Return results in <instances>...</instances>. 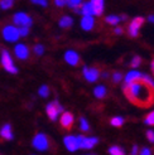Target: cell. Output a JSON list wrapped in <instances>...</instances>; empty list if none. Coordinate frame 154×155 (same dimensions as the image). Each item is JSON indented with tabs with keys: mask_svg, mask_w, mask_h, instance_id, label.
Masks as SVG:
<instances>
[{
	"mask_svg": "<svg viewBox=\"0 0 154 155\" xmlns=\"http://www.w3.org/2000/svg\"><path fill=\"white\" fill-rule=\"evenodd\" d=\"M124 94L129 101L140 107H149L154 102V90L143 81H135L124 84Z\"/></svg>",
	"mask_w": 154,
	"mask_h": 155,
	"instance_id": "obj_1",
	"label": "cell"
},
{
	"mask_svg": "<svg viewBox=\"0 0 154 155\" xmlns=\"http://www.w3.org/2000/svg\"><path fill=\"white\" fill-rule=\"evenodd\" d=\"M33 148L37 149V150H39V151H45V150H48L49 149V140H48V137L47 135H44L42 133L39 134H37L33 139Z\"/></svg>",
	"mask_w": 154,
	"mask_h": 155,
	"instance_id": "obj_2",
	"label": "cell"
},
{
	"mask_svg": "<svg viewBox=\"0 0 154 155\" xmlns=\"http://www.w3.org/2000/svg\"><path fill=\"white\" fill-rule=\"evenodd\" d=\"M144 21H145V19L143 17H135L132 21H130V24L128 27V34L132 38H136L139 35L140 28L144 24Z\"/></svg>",
	"mask_w": 154,
	"mask_h": 155,
	"instance_id": "obj_3",
	"label": "cell"
},
{
	"mask_svg": "<svg viewBox=\"0 0 154 155\" xmlns=\"http://www.w3.org/2000/svg\"><path fill=\"white\" fill-rule=\"evenodd\" d=\"M45 111H47V116L49 117V120L56 121L58 119V115L63 112V107L59 105L58 101H53V102H49L47 105Z\"/></svg>",
	"mask_w": 154,
	"mask_h": 155,
	"instance_id": "obj_4",
	"label": "cell"
},
{
	"mask_svg": "<svg viewBox=\"0 0 154 155\" xmlns=\"http://www.w3.org/2000/svg\"><path fill=\"white\" fill-rule=\"evenodd\" d=\"M3 37L6 42H17L19 39V30L14 25H6L3 29Z\"/></svg>",
	"mask_w": 154,
	"mask_h": 155,
	"instance_id": "obj_5",
	"label": "cell"
},
{
	"mask_svg": "<svg viewBox=\"0 0 154 155\" xmlns=\"http://www.w3.org/2000/svg\"><path fill=\"white\" fill-rule=\"evenodd\" d=\"M80 139V149L83 150H91L92 148H95V145L99 143V137L96 136H82L79 135Z\"/></svg>",
	"mask_w": 154,
	"mask_h": 155,
	"instance_id": "obj_6",
	"label": "cell"
},
{
	"mask_svg": "<svg viewBox=\"0 0 154 155\" xmlns=\"http://www.w3.org/2000/svg\"><path fill=\"white\" fill-rule=\"evenodd\" d=\"M63 143H65V146L68 151L71 153H75L80 149V139H79V135L75 136V135H67L65 139H63Z\"/></svg>",
	"mask_w": 154,
	"mask_h": 155,
	"instance_id": "obj_7",
	"label": "cell"
},
{
	"mask_svg": "<svg viewBox=\"0 0 154 155\" xmlns=\"http://www.w3.org/2000/svg\"><path fill=\"white\" fill-rule=\"evenodd\" d=\"M82 73L85 80L87 82H96L100 78V71L95 67H87V66H83L82 68Z\"/></svg>",
	"mask_w": 154,
	"mask_h": 155,
	"instance_id": "obj_8",
	"label": "cell"
},
{
	"mask_svg": "<svg viewBox=\"0 0 154 155\" xmlns=\"http://www.w3.org/2000/svg\"><path fill=\"white\" fill-rule=\"evenodd\" d=\"M2 64L8 72H10V73H17L18 72V68L14 66L9 52H6V51L2 52Z\"/></svg>",
	"mask_w": 154,
	"mask_h": 155,
	"instance_id": "obj_9",
	"label": "cell"
},
{
	"mask_svg": "<svg viewBox=\"0 0 154 155\" xmlns=\"http://www.w3.org/2000/svg\"><path fill=\"white\" fill-rule=\"evenodd\" d=\"M13 21L15 25H19V27H30L33 23L32 18L25 13H17L13 17Z\"/></svg>",
	"mask_w": 154,
	"mask_h": 155,
	"instance_id": "obj_10",
	"label": "cell"
},
{
	"mask_svg": "<svg viewBox=\"0 0 154 155\" xmlns=\"http://www.w3.org/2000/svg\"><path fill=\"white\" fill-rule=\"evenodd\" d=\"M65 61L67 62L70 66H72V67H76L77 64L80 63V54L77 53L76 51H72V49H70V51H67L66 53H65Z\"/></svg>",
	"mask_w": 154,
	"mask_h": 155,
	"instance_id": "obj_11",
	"label": "cell"
},
{
	"mask_svg": "<svg viewBox=\"0 0 154 155\" xmlns=\"http://www.w3.org/2000/svg\"><path fill=\"white\" fill-rule=\"evenodd\" d=\"M73 115L71 114V112H68V111H63L62 112V115H61V120H59V122H61V125H62V127H65V129H67V130H70L71 127H72V125H73Z\"/></svg>",
	"mask_w": 154,
	"mask_h": 155,
	"instance_id": "obj_12",
	"label": "cell"
},
{
	"mask_svg": "<svg viewBox=\"0 0 154 155\" xmlns=\"http://www.w3.org/2000/svg\"><path fill=\"white\" fill-rule=\"evenodd\" d=\"M95 27V19H94V15H82V19H81V28L86 32H90Z\"/></svg>",
	"mask_w": 154,
	"mask_h": 155,
	"instance_id": "obj_13",
	"label": "cell"
},
{
	"mask_svg": "<svg viewBox=\"0 0 154 155\" xmlns=\"http://www.w3.org/2000/svg\"><path fill=\"white\" fill-rule=\"evenodd\" d=\"M91 6H92V12H94L95 17H100L102 15L104 9H105V2L104 0H90Z\"/></svg>",
	"mask_w": 154,
	"mask_h": 155,
	"instance_id": "obj_14",
	"label": "cell"
},
{
	"mask_svg": "<svg viewBox=\"0 0 154 155\" xmlns=\"http://www.w3.org/2000/svg\"><path fill=\"white\" fill-rule=\"evenodd\" d=\"M15 56H17L19 59H28L29 57V48L27 47L25 44H18L15 45Z\"/></svg>",
	"mask_w": 154,
	"mask_h": 155,
	"instance_id": "obj_15",
	"label": "cell"
},
{
	"mask_svg": "<svg viewBox=\"0 0 154 155\" xmlns=\"http://www.w3.org/2000/svg\"><path fill=\"white\" fill-rule=\"evenodd\" d=\"M142 72H139L138 69H135V68H133L132 71H129L128 73H126V76H125V84H128V83H132V82H135V81H140L142 80Z\"/></svg>",
	"mask_w": 154,
	"mask_h": 155,
	"instance_id": "obj_16",
	"label": "cell"
},
{
	"mask_svg": "<svg viewBox=\"0 0 154 155\" xmlns=\"http://www.w3.org/2000/svg\"><path fill=\"white\" fill-rule=\"evenodd\" d=\"M0 136H2L4 140H13V131H12V126L9 124H5V125L0 129Z\"/></svg>",
	"mask_w": 154,
	"mask_h": 155,
	"instance_id": "obj_17",
	"label": "cell"
},
{
	"mask_svg": "<svg viewBox=\"0 0 154 155\" xmlns=\"http://www.w3.org/2000/svg\"><path fill=\"white\" fill-rule=\"evenodd\" d=\"M76 13H80L82 15H94V12H92V6L90 2H83L81 4V6L79 8V10Z\"/></svg>",
	"mask_w": 154,
	"mask_h": 155,
	"instance_id": "obj_18",
	"label": "cell"
},
{
	"mask_svg": "<svg viewBox=\"0 0 154 155\" xmlns=\"http://www.w3.org/2000/svg\"><path fill=\"white\" fill-rule=\"evenodd\" d=\"M58 24L59 27L62 28V29H68V28H71L72 24H73V19L71 17H68V15H65V17H62L59 19L58 21Z\"/></svg>",
	"mask_w": 154,
	"mask_h": 155,
	"instance_id": "obj_19",
	"label": "cell"
},
{
	"mask_svg": "<svg viewBox=\"0 0 154 155\" xmlns=\"http://www.w3.org/2000/svg\"><path fill=\"white\" fill-rule=\"evenodd\" d=\"M106 94H107V90H106L105 86H102V84H99V86H96L94 88V96L96 98H99V100L104 98L106 96Z\"/></svg>",
	"mask_w": 154,
	"mask_h": 155,
	"instance_id": "obj_20",
	"label": "cell"
},
{
	"mask_svg": "<svg viewBox=\"0 0 154 155\" xmlns=\"http://www.w3.org/2000/svg\"><path fill=\"white\" fill-rule=\"evenodd\" d=\"M105 21L107 23V24L115 27L121 21V18H120V15H107V17L105 18Z\"/></svg>",
	"mask_w": 154,
	"mask_h": 155,
	"instance_id": "obj_21",
	"label": "cell"
},
{
	"mask_svg": "<svg viewBox=\"0 0 154 155\" xmlns=\"http://www.w3.org/2000/svg\"><path fill=\"white\" fill-rule=\"evenodd\" d=\"M107 153H109L110 155H124L125 150L122 149L121 146H119V145H112V146H110V148H109Z\"/></svg>",
	"mask_w": 154,
	"mask_h": 155,
	"instance_id": "obj_22",
	"label": "cell"
},
{
	"mask_svg": "<svg viewBox=\"0 0 154 155\" xmlns=\"http://www.w3.org/2000/svg\"><path fill=\"white\" fill-rule=\"evenodd\" d=\"M124 122H125V120H124V117H121V116H115V117H112L110 120L111 126H114V127H121L124 125Z\"/></svg>",
	"mask_w": 154,
	"mask_h": 155,
	"instance_id": "obj_23",
	"label": "cell"
},
{
	"mask_svg": "<svg viewBox=\"0 0 154 155\" xmlns=\"http://www.w3.org/2000/svg\"><path fill=\"white\" fill-rule=\"evenodd\" d=\"M82 3H83V0H67L66 5H68V8H71V9H73L75 12H77Z\"/></svg>",
	"mask_w": 154,
	"mask_h": 155,
	"instance_id": "obj_24",
	"label": "cell"
},
{
	"mask_svg": "<svg viewBox=\"0 0 154 155\" xmlns=\"http://www.w3.org/2000/svg\"><path fill=\"white\" fill-rule=\"evenodd\" d=\"M140 81H143L145 84H148L150 88L154 90V80H153L152 76H149V74H142V80Z\"/></svg>",
	"mask_w": 154,
	"mask_h": 155,
	"instance_id": "obj_25",
	"label": "cell"
},
{
	"mask_svg": "<svg viewBox=\"0 0 154 155\" xmlns=\"http://www.w3.org/2000/svg\"><path fill=\"white\" fill-rule=\"evenodd\" d=\"M80 130L83 131V133H87V131L90 130L89 121L85 119V117H81V119H80Z\"/></svg>",
	"mask_w": 154,
	"mask_h": 155,
	"instance_id": "obj_26",
	"label": "cell"
},
{
	"mask_svg": "<svg viewBox=\"0 0 154 155\" xmlns=\"http://www.w3.org/2000/svg\"><path fill=\"white\" fill-rule=\"evenodd\" d=\"M38 94H39V96L43 97V98L48 97L49 96V87L45 86V84H43V86H41L39 90H38Z\"/></svg>",
	"mask_w": 154,
	"mask_h": 155,
	"instance_id": "obj_27",
	"label": "cell"
},
{
	"mask_svg": "<svg viewBox=\"0 0 154 155\" xmlns=\"http://www.w3.org/2000/svg\"><path fill=\"white\" fill-rule=\"evenodd\" d=\"M144 122H145V125H148V126H154V111L149 112L147 116H145Z\"/></svg>",
	"mask_w": 154,
	"mask_h": 155,
	"instance_id": "obj_28",
	"label": "cell"
},
{
	"mask_svg": "<svg viewBox=\"0 0 154 155\" xmlns=\"http://www.w3.org/2000/svg\"><path fill=\"white\" fill-rule=\"evenodd\" d=\"M13 4H14V0H0V8L4 10L10 9Z\"/></svg>",
	"mask_w": 154,
	"mask_h": 155,
	"instance_id": "obj_29",
	"label": "cell"
},
{
	"mask_svg": "<svg viewBox=\"0 0 154 155\" xmlns=\"http://www.w3.org/2000/svg\"><path fill=\"white\" fill-rule=\"evenodd\" d=\"M122 78H124V76H122L121 72H114V73H112V81H114L115 83L121 82Z\"/></svg>",
	"mask_w": 154,
	"mask_h": 155,
	"instance_id": "obj_30",
	"label": "cell"
},
{
	"mask_svg": "<svg viewBox=\"0 0 154 155\" xmlns=\"http://www.w3.org/2000/svg\"><path fill=\"white\" fill-rule=\"evenodd\" d=\"M140 62H142V58L139 56H134L133 59H132V63H130V66H132L133 68H136L140 66Z\"/></svg>",
	"mask_w": 154,
	"mask_h": 155,
	"instance_id": "obj_31",
	"label": "cell"
},
{
	"mask_svg": "<svg viewBox=\"0 0 154 155\" xmlns=\"http://www.w3.org/2000/svg\"><path fill=\"white\" fill-rule=\"evenodd\" d=\"M33 51H34V53L37 54V56H42V54L44 53V47L42 44H35Z\"/></svg>",
	"mask_w": 154,
	"mask_h": 155,
	"instance_id": "obj_32",
	"label": "cell"
},
{
	"mask_svg": "<svg viewBox=\"0 0 154 155\" xmlns=\"http://www.w3.org/2000/svg\"><path fill=\"white\" fill-rule=\"evenodd\" d=\"M19 35L20 37H27L29 34V27H19Z\"/></svg>",
	"mask_w": 154,
	"mask_h": 155,
	"instance_id": "obj_33",
	"label": "cell"
},
{
	"mask_svg": "<svg viewBox=\"0 0 154 155\" xmlns=\"http://www.w3.org/2000/svg\"><path fill=\"white\" fill-rule=\"evenodd\" d=\"M147 139H148V141L154 144V131L153 130H148L147 131Z\"/></svg>",
	"mask_w": 154,
	"mask_h": 155,
	"instance_id": "obj_34",
	"label": "cell"
},
{
	"mask_svg": "<svg viewBox=\"0 0 154 155\" xmlns=\"http://www.w3.org/2000/svg\"><path fill=\"white\" fill-rule=\"evenodd\" d=\"M33 4H37V5H41V6H47L48 5V2L47 0H30Z\"/></svg>",
	"mask_w": 154,
	"mask_h": 155,
	"instance_id": "obj_35",
	"label": "cell"
},
{
	"mask_svg": "<svg viewBox=\"0 0 154 155\" xmlns=\"http://www.w3.org/2000/svg\"><path fill=\"white\" fill-rule=\"evenodd\" d=\"M139 154H142V155H150L152 154V150L149 148H143V149L139 150Z\"/></svg>",
	"mask_w": 154,
	"mask_h": 155,
	"instance_id": "obj_36",
	"label": "cell"
},
{
	"mask_svg": "<svg viewBox=\"0 0 154 155\" xmlns=\"http://www.w3.org/2000/svg\"><path fill=\"white\" fill-rule=\"evenodd\" d=\"M55 4L57 6H59V8H62V6H65L67 4V0H55Z\"/></svg>",
	"mask_w": 154,
	"mask_h": 155,
	"instance_id": "obj_37",
	"label": "cell"
},
{
	"mask_svg": "<svg viewBox=\"0 0 154 155\" xmlns=\"http://www.w3.org/2000/svg\"><path fill=\"white\" fill-rule=\"evenodd\" d=\"M114 33H115V34H118V35L122 34V28H121V27H116V25H115V28H114Z\"/></svg>",
	"mask_w": 154,
	"mask_h": 155,
	"instance_id": "obj_38",
	"label": "cell"
},
{
	"mask_svg": "<svg viewBox=\"0 0 154 155\" xmlns=\"http://www.w3.org/2000/svg\"><path fill=\"white\" fill-rule=\"evenodd\" d=\"M132 154H133V155H136V154H139V148H138L136 145H134L133 148H132Z\"/></svg>",
	"mask_w": 154,
	"mask_h": 155,
	"instance_id": "obj_39",
	"label": "cell"
},
{
	"mask_svg": "<svg viewBox=\"0 0 154 155\" xmlns=\"http://www.w3.org/2000/svg\"><path fill=\"white\" fill-rule=\"evenodd\" d=\"M148 21L154 23V14H150V15H149V17H148Z\"/></svg>",
	"mask_w": 154,
	"mask_h": 155,
	"instance_id": "obj_40",
	"label": "cell"
},
{
	"mask_svg": "<svg viewBox=\"0 0 154 155\" xmlns=\"http://www.w3.org/2000/svg\"><path fill=\"white\" fill-rule=\"evenodd\" d=\"M150 69H152V72H153V74H154V59L152 61V63H150Z\"/></svg>",
	"mask_w": 154,
	"mask_h": 155,
	"instance_id": "obj_41",
	"label": "cell"
},
{
	"mask_svg": "<svg viewBox=\"0 0 154 155\" xmlns=\"http://www.w3.org/2000/svg\"><path fill=\"white\" fill-rule=\"evenodd\" d=\"M101 76L104 77V78H107V77H109V73H107V72H104V73H102Z\"/></svg>",
	"mask_w": 154,
	"mask_h": 155,
	"instance_id": "obj_42",
	"label": "cell"
}]
</instances>
